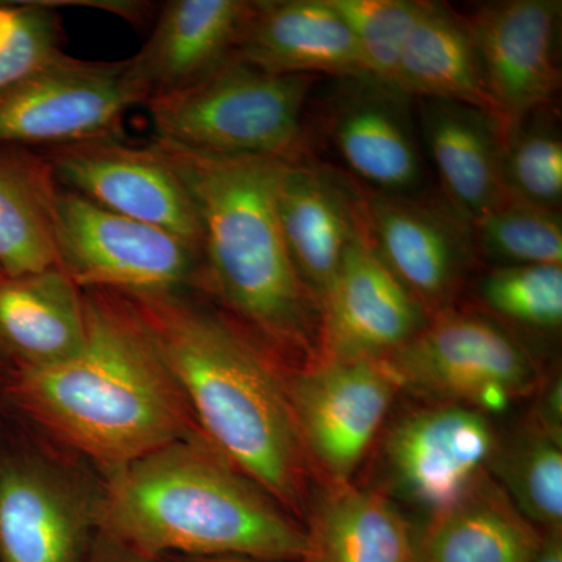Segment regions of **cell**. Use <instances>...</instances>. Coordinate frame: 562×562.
Returning <instances> with one entry per match:
<instances>
[{
  "label": "cell",
  "instance_id": "6da1fadb",
  "mask_svg": "<svg viewBox=\"0 0 562 562\" xmlns=\"http://www.w3.org/2000/svg\"><path fill=\"white\" fill-rule=\"evenodd\" d=\"M83 292V349L50 368L14 372L9 392L40 430L109 476L201 431L132 303L120 292Z\"/></svg>",
  "mask_w": 562,
  "mask_h": 562
},
{
  "label": "cell",
  "instance_id": "7a4b0ae2",
  "mask_svg": "<svg viewBox=\"0 0 562 562\" xmlns=\"http://www.w3.org/2000/svg\"><path fill=\"white\" fill-rule=\"evenodd\" d=\"M122 295L154 336L203 438L303 519L313 472L279 360L191 292Z\"/></svg>",
  "mask_w": 562,
  "mask_h": 562
},
{
  "label": "cell",
  "instance_id": "3957f363",
  "mask_svg": "<svg viewBox=\"0 0 562 562\" xmlns=\"http://www.w3.org/2000/svg\"><path fill=\"white\" fill-rule=\"evenodd\" d=\"M187 184L201 222L199 291L271 351L302 364L321 358V306L292 261L279 211L283 160L220 157L150 140Z\"/></svg>",
  "mask_w": 562,
  "mask_h": 562
},
{
  "label": "cell",
  "instance_id": "277c9868",
  "mask_svg": "<svg viewBox=\"0 0 562 562\" xmlns=\"http://www.w3.org/2000/svg\"><path fill=\"white\" fill-rule=\"evenodd\" d=\"M98 531L155 560L310 554L305 527L201 432L106 476Z\"/></svg>",
  "mask_w": 562,
  "mask_h": 562
},
{
  "label": "cell",
  "instance_id": "5b68a950",
  "mask_svg": "<svg viewBox=\"0 0 562 562\" xmlns=\"http://www.w3.org/2000/svg\"><path fill=\"white\" fill-rule=\"evenodd\" d=\"M314 76H279L232 58L191 87L147 102L154 138L220 157H302Z\"/></svg>",
  "mask_w": 562,
  "mask_h": 562
},
{
  "label": "cell",
  "instance_id": "8992f818",
  "mask_svg": "<svg viewBox=\"0 0 562 562\" xmlns=\"http://www.w3.org/2000/svg\"><path fill=\"white\" fill-rule=\"evenodd\" d=\"M384 361L401 390L490 417L530 394L539 382L536 361L512 333L453 308L432 314L412 341Z\"/></svg>",
  "mask_w": 562,
  "mask_h": 562
},
{
  "label": "cell",
  "instance_id": "52a82bcc",
  "mask_svg": "<svg viewBox=\"0 0 562 562\" xmlns=\"http://www.w3.org/2000/svg\"><path fill=\"white\" fill-rule=\"evenodd\" d=\"M55 225L60 268L80 290L158 294L201 288V250L61 184Z\"/></svg>",
  "mask_w": 562,
  "mask_h": 562
},
{
  "label": "cell",
  "instance_id": "ba28073f",
  "mask_svg": "<svg viewBox=\"0 0 562 562\" xmlns=\"http://www.w3.org/2000/svg\"><path fill=\"white\" fill-rule=\"evenodd\" d=\"M146 95L131 63L85 61L63 52L0 92V146H68L124 138L122 120Z\"/></svg>",
  "mask_w": 562,
  "mask_h": 562
},
{
  "label": "cell",
  "instance_id": "9c48e42d",
  "mask_svg": "<svg viewBox=\"0 0 562 562\" xmlns=\"http://www.w3.org/2000/svg\"><path fill=\"white\" fill-rule=\"evenodd\" d=\"M288 395L310 469L349 483L401 391L384 360L317 358L286 373Z\"/></svg>",
  "mask_w": 562,
  "mask_h": 562
},
{
  "label": "cell",
  "instance_id": "30bf717a",
  "mask_svg": "<svg viewBox=\"0 0 562 562\" xmlns=\"http://www.w3.org/2000/svg\"><path fill=\"white\" fill-rule=\"evenodd\" d=\"M102 486L40 453L0 460V562H87Z\"/></svg>",
  "mask_w": 562,
  "mask_h": 562
},
{
  "label": "cell",
  "instance_id": "8fae6325",
  "mask_svg": "<svg viewBox=\"0 0 562 562\" xmlns=\"http://www.w3.org/2000/svg\"><path fill=\"white\" fill-rule=\"evenodd\" d=\"M497 443L486 414L458 403H431L405 414L387 430V483L395 497L435 516L490 475Z\"/></svg>",
  "mask_w": 562,
  "mask_h": 562
},
{
  "label": "cell",
  "instance_id": "7c38bea8",
  "mask_svg": "<svg viewBox=\"0 0 562 562\" xmlns=\"http://www.w3.org/2000/svg\"><path fill=\"white\" fill-rule=\"evenodd\" d=\"M66 190L131 220L179 236L201 250L198 210L187 184L154 144L131 146L102 138L44 149Z\"/></svg>",
  "mask_w": 562,
  "mask_h": 562
},
{
  "label": "cell",
  "instance_id": "4fadbf2b",
  "mask_svg": "<svg viewBox=\"0 0 562 562\" xmlns=\"http://www.w3.org/2000/svg\"><path fill=\"white\" fill-rule=\"evenodd\" d=\"M362 231L428 316L452 308L475 261L471 225L452 206L416 195H362Z\"/></svg>",
  "mask_w": 562,
  "mask_h": 562
},
{
  "label": "cell",
  "instance_id": "5bb4252c",
  "mask_svg": "<svg viewBox=\"0 0 562 562\" xmlns=\"http://www.w3.org/2000/svg\"><path fill=\"white\" fill-rule=\"evenodd\" d=\"M560 0H503L469 21L484 83L506 131L549 105L560 90Z\"/></svg>",
  "mask_w": 562,
  "mask_h": 562
},
{
  "label": "cell",
  "instance_id": "9a60e30c",
  "mask_svg": "<svg viewBox=\"0 0 562 562\" xmlns=\"http://www.w3.org/2000/svg\"><path fill=\"white\" fill-rule=\"evenodd\" d=\"M428 319L362 232L347 247L321 303V358L386 360L412 341Z\"/></svg>",
  "mask_w": 562,
  "mask_h": 562
},
{
  "label": "cell",
  "instance_id": "2e32d148",
  "mask_svg": "<svg viewBox=\"0 0 562 562\" xmlns=\"http://www.w3.org/2000/svg\"><path fill=\"white\" fill-rule=\"evenodd\" d=\"M362 195L339 177L303 158L281 161L277 211L299 276L324 301L347 247L362 232Z\"/></svg>",
  "mask_w": 562,
  "mask_h": 562
},
{
  "label": "cell",
  "instance_id": "e0dca14e",
  "mask_svg": "<svg viewBox=\"0 0 562 562\" xmlns=\"http://www.w3.org/2000/svg\"><path fill=\"white\" fill-rule=\"evenodd\" d=\"M341 92L328 121L336 151L375 194L416 195L425 179L406 95L371 79Z\"/></svg>",
  "mask_w": 562,
  "mask_h": 562
},
{
  "label": "cell",
  "instance_id": "ac0fdd59",
  "mask_svg": "<svg viewBox=\"0 0 562 562\" xmlns=\"http://www.w3.org/2000/svg\"><path fill=\"white\" fill-rule=\"evenodd\" d=\"M250 10L243 0L162 3L149 38L128 58L146 103L191 87L235 58Z\"/></svg>",
  "mask_w": 562,
  "mask_h": 562
},
{
  "label": "cell",
  "instance_id": "d6986e66",
  "mask_svg": "<svg viewBox=\"0 0 562 562\" xmlns=\"http://www.w3.org/2000/svg\"><path fill=\"white\" fill-rule=\"evenodd\" d=\"M235 58L279 76L369 79L357 41L330 0L251 2Z\"/></svg>",
  "mask_w": 562,
  "mask_h": 562
},
{
  "label": "cell",
  "instance_id": "ffe728a7",
  "mask_svg": "<svg viewBox=\"0 0 562 562\" xmlns=\"http://www.w3.org/2000/svg\"><path fill=\"white\" fill-rule=\"evenodd\" d=\"M422 140L447 202L468 222L506 201L502 180L505 124L468 103L419 99Z\"/></svg>",
  "mask_w": 562,
  "mask_h": 562
},
{
  "label": "cell",
  "instance_id": "44dd1931",
  "mask_svg": "<svg viewBox=\"0 0 562 562\" xmlns=\"http://www.w3.org/2000/svg\"><path fill=\"white\" fill-rule=\"evenodd\" d=\"M85 341V292L63 269L0 277V357L14 372L69 360Z\"/></svg>",
  "mask_w": 562,
  "mask_h": 562
},
{
  "label": "cell",
  "instance_id": "7402d4cb",
  "mask_svg": "<svg viewBox=\"0 0 562 562\" xmlns=\"http://www.w3.org/2000/svg\"><path fill=\"white\" fill-rule=\"evenodd\" d=\"M308 562H412L414 530L382 491L324 483L310 494Z\"/></svg>",
  "mask_w": 562,
  "mask_h": 562
},
{
  "label": "cell",
  "instance_id": "603a6c76",
  "mask_svg": "<svg viewBox=\"0 0 562 562\" xmlns=\"http://www.w3.org/2000/svg\"><path fill=\"white\" fill-rule=\"evenodd\" d=\"M543 535L491 475L414 530L412 562H531Z\"/></svg>",
  "mask_w": 562,
  "mask_h": 562
},
{
  "label": "cell",
  "instance_id": "cb8c5ba5",
  "mask_svg": "<svg viewBox=\"0 0 562 562\" xmlns=\"http://www.w3.org/2000/svg\"><path fill=\"white\" fill-rule=\"evenodd\" d=\"M58 191L60 183L41 151L0 146L2 276L21 277L60 268L55 225Z\"/></svg>",
  "mask_w": 562,
  "mask_h": 562
},
{
  "label": "cell",
  "instance_id": "d4e9b609",
  "mask_svg": "<svg viewBox=\"0 0 562 562\" xmlns=\"http://www.w3.org/2000/svg\"><path fill=\"white\" fill-rule=\"evenodd\" d=\"M397 90L406 98L468 103L501 120L484 83L471 25L442 3L425 2L403 49Z\"/></svg>",
  "mask_w": 562,
  "mask_h": 562
},
{
  "label": "cell",
  "instance_id": "484cf974",
  "mask_svg": "<svg viewBox=\"0 0 562 562\" xmlns=\"http://www.w3.org/2000/svg\"><path fill=\"white\" fill-rule=\"evenodd\" d=\"M492 479L525 519L546 532L562 531V441L528 422L497 443Z\"/></svg>",
  "mask_w": 562,
  "mask_h": 562
},
{
  "label": "cell",
  "instance_id": "4316f807",
  "mask_svg": "<svg viewBox=\"0 0 562 562\" xmlns=\"http://www.w3.org/2000/svg\"><path fill=\"white\" fill-rule=\"evenodd\" d=\"M476 254L501 266H562L558 211L506 199L471 224Z\"/></svg>",
  "mask_w": 562,
  "mask_h": 562
},
{
  "label": "cell",
  "instance_id": "83f0119b",
  "mask_svg": "<svg viewBox=\"0 0 562 562\" xmlns=\"http://www.w3.org/2000/svg\"><path fill=\"white\" fill-rule=\"evenodd\" d=\"M538 113V111H536ZM536 113L506 131L502 180L506 198L558 211L562 199V143L553 124Z\"/></svg>",
  "mask_w": 562,
  "mask_h": 562
},
{
  "label": "cell",
  "instance_id": "f1b7e54d",
  "mask_svg": "<svg viewBox=\"0 0 562 562\" xmlns=\"http://www.w3.org/2000/svg\"><path fill=\"white\" fill-rule=\"evenodd\" d=\"M357 41L369 79L397 90V72L409 32L425 2L417 0H330ZM398 91V90H397Z\"/></svg>",
  "mask_w": 562,
  "mask_h": 562
},
{
  "label": "cell",
  "instance_id": "f546056e",
  "mask_svg": "<svg viewBox=\"0 0 562 562\" xmlns=\"http://www.w3.org/2000/svg\"><path fill=\"white\" fill-rule=\"evenodd\" d=\"M479 297L502 319L532 330H560L562 266H497L480 280Z\"/></svg>",
  "mask_w": 562,
  "mask_h": 562
},
{
  "label": "cell",
  "instance_id": "4dcf8cb0",
  "mask_svg": "<svg viewBox=\"0 0 562 562\" xmlns=\"http://www.w3.org/2000/svg\"><path fill=\"white\" fill-rule=\"evenodd\" d=\"M50 2L0 3V92L63 54L65 27Z\"/></svg>",
  "mask_w": 562,
  "mask_h": 562
},
{
  "label": "cell",
  "instance_id": "1f68e13d",
  "mask_svg": "<svg viewBox=\"0 0 562 562\" xmlns=\"http://www.w3.org/2000/svg\"><path fill=\"white\" fill-rule=\"evenodd\" d=\"M87 562H161L114 541L103 532H95Z\"/></svg>",
  "mask_w": 562,
  "mask_h": 562
},
{
  "label": "cell",
  "instance_id": "d6a6232c",
  "mask_svg": "<svg viewBox=\"0 0 562 562\" xmlns=\"http://www.w3.org/2000/svg\"><path fill=\"white\" fill-rule=\"evenodd\" d=\"M562 392L561 382H553L543 392L541 405H539L538 414H536L535 420L543 428L549 431L554 438H562Z\"/></svg>",
  "mask_w": 562,
  "mask_h": 562
},
{
  "label": "cell",
  "instance_id": "836d02e7",
  "mask_svg": "<svg viewBox=\"0 0 562 562\" xmlns=\"http://www.w3.org/2000/svg\"><path fill=\"white\" fill-rule=\"evenodd\" d=\"M531 562H562V531L543 532L539 552Z\"/></svg>",
  "mask_w": 562,
  "mask_h": 562
},
{
  "label": "cell",
  "instance_id": "e575fe53",
  "mask_svg": "<svg viewBox=\"0 0 562 562\" xmlns=\"http://www.w3.org/2000/svg\"><path fill=\"white\" fill-rule=\"evenodd\" d=\"M165 562H268L260 560H251V558L236 557H216V558H188V557H169L162 560Z\"/></svg>",
  "mask_w": 562,
  "mask_h": 562
},
{
  "label": "cell",
  "instance_id": "d590c367",
  "mask_svg": "<svg viewBox=\"0 0 562 562\" xmlns=\"http://www.w3.org/2000/svg\"><path fill=\"white\" fill-rule=\"evenodd\" d=\"M0 277H3V276H2V272H0Z\"/></svg>",
  "mask_w": 562,
  "mask_h": 562
}]
</instances>
